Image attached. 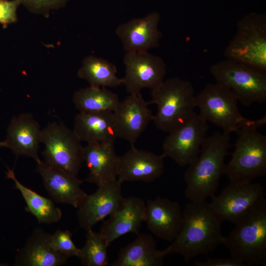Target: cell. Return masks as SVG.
<instances>
[{"label": "cell", "instance_id": "obj_1", "mask_svg": "<svg viewBox=\"0 0 266 266\" xmlns=\"http://www.w3.org/2000/svg\"><path fill=\"white\" fill-rule=\"evenodd\" d=\"M182 212L183 222L177 236L169 246L161 250L164 257L176 254L188 263L198 255H208L222 244L221 221L209 202L189 201Z\"/></svg>", "mask_w": 266, "mask_h": 266}, {"label": "cell", "instance_id": "obj_2", "mask_svg": "<svg viewBox=\"0 0 266 266\" xmlns=\"http://www.w3.org/2000/svg\"><path fill=\"white\" fill-rule=\"evenodd\" d=\"M230 133L215 132L207 136L197 158L184 175V195L189 201L206 200L215 195L224 174L225 159L230 147Z\"/></svg>", "mask_w": 266, "mask_h": 266}, {"label": "cell", "instance_id": "obj_3", "mask_svg": "<svg viewBox=\"0 0 266 266\" xmlns=\"http://www.w3.org/2000/svg\"><path fill=\"white\" fill-rule=\"evenodd\" d=\"M224 236L222 244L231 258L248 266L266 264V200L265 198Z\"/></svg>", "mask_w": 266, "mask_h": 266}, {"label": "cell", "instance_id": "obj_4", "mask_svg": "<svg viewBox=\"0 0 266 266\" xmlns=\"http://www.w3.org/2000/svg\"><path fill=\"white\" fill-rule=\"evenodd\" d=\"M195 96L192 83L177 77L164 80L152 89L148 102L157 105L153 120L156 127L168 133L181 126L195 113Z\"/></svg>", "mask_w": 266, "mask_h": 266}, {"label": "cell", "instance_id": "obj_5", "mask_svg": "<svg viewBox=\"0 0 266 266\" xmlns=\"http://www.w3.org/2000/svg\"><path fill=\"white\" fill-rule=\"evenodd\" d=\"M238 100L230 90L218 83L209 84L195 96V107L199 115L229 133L244 127L259 128L266 124V116L250 120L239 110Z\"/></svg>", "mask_w": 266, "mask_h": 266}, {"label": "cell", "instance_id": "obj_6", "mask_svg": "<svg viewBox=\"0 0 266 266\" xmlns=\"http://www.w3.org/2000/svg\"><path fill=\"white\" fill-rule=\"evenodd\" d=\"M254 127H244L235 133L234 149L224 174L230 182H252L266 174V136Z\"/></svg>", "mask_w": 266, "mask_h": 266}, {"label": "cell", "instance_id": "obj_7", "mask_svg": "<svg viewBox=\"0 0 266 266\" xmlns=\"http://www.w3.org/2000/svg\"><path fill=\"white\" fill-rule=\"evenodd\" d=\"M210 70L216 83L230 90L243 105L266 101V70L226 58Z\"/></svg>", "mask_w": 266, "mask_h": 266}, {"label": "cell", "instance_id": "obj_8", "mask_svg": "<svg viewBox=\"0 0 266 266\" xmlns=\"http://www.w3.org/2000/svg\"><path fill=\"white\" fill-rule=\"evenodd\" d=\"M226 59L266 70V15L251 13L240 19L226 47Z\"/></svg>", "mask_w": 266, "mask_h": 266}, {"label": "cell", "instance_id": "obj_9", "mask_svg": "<svg viewBox=\"0 0 266 266\" xmlns=\"http://www.w3.org/2000/svg\"><path fill=\"white\" fill-rule=\"evenodd\" d=\"M42 155L48 165L71 174H78L84 162V149L73 130L52 122L42 129Z\"/></svg>", "mask_w": 266, "mask_h": 266}, {"label": "cell", "instance_id": "obj_10", "mask_svg": "<svg viewBox=\"0 0 266 266\" xmlns=\"http://www.w3.org/2000/svg\"><path fill=\"white\" fill-rule=\"evenodd\" d=\"M208 130L207 122L194 113L181 126L168 133L163 144L162 155L180 166H189L198 157Z\"/></svg>", "mask_w": 266, "mask_h": 266}, {"label": "cell", "instance_id": "obj_11", "mask_svg": "<svg viewBox=\"0 0 266 266\" xmlns=\"http://www.w3.org/2000/svg\"><path fill=\"white\" fill-rule=\"evenodd\" d=\"M264 188L259 183L230 182L217 196L211 197V208L221 222L235 223L263 198Z\"/></svg>", "mask_w": 266, "mask_h": 266}, {"label": "cell", "instance_id": "obj_12", "mask_svg": "<svg viewBox=\"0 0 266 266\" xmlns=\"http://www.w3.org/2000/svg\"><path fill=\"white\" fill-rule=\"evenodd\" d=\"M123 62L125 74L122 84L130 94H140L145 88L152 90L164 81L166 66L158 56L148 51L126 52Z\"/></svg>", "mask_w": 266, "mask_h": 266}, {"label": "cell", "instance_id": "obj_13", "mask_svg": "<svg viewBox=\"0 0 266 266\" xmlns=\"http://www.w3.org/2000/svg\"><path fill=\"white\" fill-rule=\"evenodd\" d=\"M122 183L117 179L98 187L94 193L86 195L77 208L80 227L86 231L109 216L122 205L125 198Z\"/></svg>", "mask_w": 266, "mask_h": 266}, {"label": "cell", "instance_id": "obj_14", "mask_svg": "<svg viewBox=\"0 0 266 266\" xmlns=\"http://www.w3.org/2000/svg\"><path fill=\"white\" fill-rule=\"evenodd\" d=\"M140 94H130L113 111L117 138L133 146L154 115Z\"/></svg>", "mask_w": 266, "mask_h": 266}, {"label": "cell", "instance_id": "obj_15", "mask_svg": "<svg viewBox=\"0 0 266 266\" xmlns=\"http://www.w3.org/2000/svg\"><path fill=\"white\" fill-rule=\"evenodd\" d=\"M162 155L137 149L134 145L119 156L117 180L124 182L150 183L160 177L164 170Z\"/></svg>", "mask_w": 266, "mask_h": 266}, {"label": "cell", "instance_id": "obj_16", "mask_svg": "<svg viewBox=\"0 0 266 266\" xmlns=\"http://www.w3.org/2000/svg\"><path fill=\"white\" fill-rule=\"evenodd\" d=\"M183 218L182 210L177 202L160 197L147 200L144 222L158 238L172 242L180 231Z\"/></svg>", "mask_w": 266, "mask_h": 266}, {"label": "cell", "instance_id": "obj_17", "mask_svg": "<svg viewBox=\"0 0 266 266\" xmlns=\"http://www.w3.org/2000/svg\"><path fill=\"white\" fill-rule=\"evenodd\" d=\"M41 133L42 129L32 114L21 113L10 120L3 140L5 147L17 157L31 158L39 163L41 161L38 155Z\"/></svg>", "mask_w": 266, "mask_h": 266}, {"label": "cell", "instance_id": "obj_18", "mask_svg": "<svg viewBox=\"0 0 266 266\" xmlns=\"http://www.w3.org/2000/svg\"><path fill=\"white\" fill-rule=\"evenodd\" d=\"M160 15L157 12L134 18L119 25L116 33L126 52H147L159 45L162 33L158 28Z\"/></svg>", "mask_w": 266, "mask_h": 266}, {"label": "cell", "instance_id": "obj_19", "mask_svg": "<svg viewBox=\"0 0 266 266\" xmlns=\"http://www.w3.org/2000/svg\"><path fill=\"white\" fill-rule=\"evenodd\" d=\"M36 171L41 176L51 199L77 208L87 194L81 188L83 181L76 175L52 166L43 161L37 164Z\"/></svg>", "mask_w": 266, "mask_h": 266}, {"label": "cell", "instance_id": "obj_20", "mask_svg": "<svg viewBox=\"0 0 266 266\" xmlns=\"http://www.w3.org/2000/svg\"><path fill=\"white\" fill-rule=\"evenodd\" d=\"M145 205L140 198H125L121 206L103 222L99 232L109 246L126 234L139 233L144 222Z\"/></svg>", "mask_w": 266, "mask_h": 266}, {"label": "cell", "instance_id": "obj_21", "mask_svg": "<svg viewBox=\"0 0 266 266\" xmlns=\"http://www.w3.org/2000/svg\"><path fill=\"white\" fill-rule=\"evenodd\" d=\"M119 158L114 143H88L84 149V162L89 170L85 181L98 187L116 180Z\"/></svg>", "mask_w": 266, "mask_h": 266}, {"label": "cell", "instance_id": "obj_22", "mask_svg": "<svg viewBox=\"0 0 266 266\" xmlns=\"http://www.w3.org/2000/svg\"><path fill=\"white\" fill-rule=\"evenodd\" d=\"M51 234L36 229L18 251L15 265L18 266H59L68 259L55 251L50 244Z\"/></svg>", "mask_w": 266, "mask_h": 266}, {"label": "cell", "instance_id": "obj_23", "mask_svg": "<svg viewBox=\"0 0 266 266\" xmlns=\"http://www.w3.org/2000/svg\"><path fill=\"white\" fill-rule=\"evenodd\" d=\"M74 133L81 142L112 143L117 136L113 111L80 112L75 118Z\"/></svg>", "mask_w": 266, "mask_h": 266}, {"label": "cell", "instance_id": "obj_24", "mask_svg": "<svg viewBox=\"0 0 266 266\" xmlns=\"http://www.w3.org/2000/svg\"><path fill=\"white\" fill-rule=\"evenodd\" d=\"M136 238L122 247L111 266H162L164 257L157 249L154 237L148 234L138 233Z\"/></svg>", "mask_w": 266, "mask_h": 266}, {"label": "cell", "instance_id": "obj_25", "mask_svg": "<svg viewBox=\"0 0 266 266\" xmlns=\"http://www.w3.org/2000/svg\"><path fill=\"white\" fill-rule=\"evenodd\" d=\"M6 177L14 183L27 204L26 210L30 212L40 224H51L58 222L62 212L51 199L43 197L23 185L16 177L13 170L8 168Z\"/></svg>", "mask_w": 266, "mask_h": 266}, {"label": "cell", "instance_id": "obj_26", "mask_svg": "<svg viewBox=\"0 0 266 266\" xmlns=\"http://www.w3.org/2000/svg\"><path fill=\"white\" fill-rule=\"evenodd\" d=\"M75 106L80 112L113 111L120 102L118 95L105 87L90 86L74 92Z\"/></svg>", "mask_w": 266, "mask_h": 266}, {"label": "cell", "instance_id": "obj_27", "mask_svg": "<svg viewBox=\"0 0 266 266\" xmlns=\"http://www.w3.org/2000/svg\"><path fill=\"white\" fill-rule=\"evenodd\" d=\"M115 65L104 59L89 56L83 60L77 74L90 85L101 87H116L122 84V79L116 76Z\"/></svg>", "mask_w": 266, "mask_h": 266}, {"label": "cell", "instance_id": "obj_28", "mask_svg": "<svg viewBox=\"0 0 266 266\" xmlns=\"http://www.w3.org/2000/svg\"><path fill=\"white\" fill-rule=\"evenodd\" d=\"M108 247L100 232L89 230L86 231V242L80 248L78 258L84 266H107L109 265Z\"/></svg>", "mask_w": 266, "mask_h": 266}, {"label": "cell", "instance_id": "obj_29", "mask_svg": "<svg viewBox=\"0 0 266 266\" xmlns=\"http://www.w3.org/2000/svg\"><path fill=\"white\" fill-rule=\"evenodd\" d=\"M71 236L72 234L69 231L56 230L53 234H51L50 244L52 248L68 258L78 257L80 249L76 246Z\"/></svg>", "mask_w": 266, "mask_h": 266}, {"label": "cell", "instance_id": "obj_30", "mask_svg": "<svg viewBox=\"0 0 266 266\" xmlns=\"http://www.w3.org/2000/svg\"><path fill=\"white\" fill-rule=\"evenodd\" d=\"M69 0H21L30 11L48 16L50 11L64 6Z\"/></svg>", "mask_w": 266, "mask_h": 266}, {"label": "cell", "instance_id": "obj_31", "mask_svg": "<svg viewBox=\"0 0 266 266\" xmlns=\"http://www.w3.org/2000/svg\"><path fill=\"white\" fill-rule=\"evenodd\" d=\"M21 0H0V24L4 28L17 21V10Z\"/></svg>", "mask_w": 266, "mask_h": 266}, {"label": "cell", "instance_id": "obj_32", "mask_svg": "<svg viewBox=\"0 0 266 266\" xmlns=\"http://www.w3.org/2000/svg\"><path fill=\"white\" fill-rule=\"evenodd\" d=\"M196 266H245L243 262L231 257V258H210L205 261H196Z\"/></svg>", "mask_w": 266, "mask_h": 266}, {"label": "cell", "instance_id": "obj_33", "mask_svg": "<svg viewBox=\"0 0 266 266\" xmlns=\"http://www.w3.org/2000/svg\"><path fill=\"white\" fill-rule=\"evenodd\" d=\"M1 147H5L4 143L3 141H2L0 140V148H1Z\"/></svg>", "mask_w": 266, "mask_h": 266}]
</instances>
